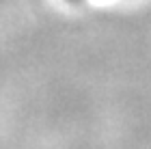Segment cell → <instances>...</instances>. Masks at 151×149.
<instances>
[{"instance_id": "1", "label": "cell", "mask_w": 151, "mask_h": 149, "mask_svg": "<svg viewBox=\"0 0 151 149\" xmlns=\"http://www.w3.org/2000/svg\"><path fill=\"white\" fill-rule=\"evenodd\" d=\"M67 2H82V0H67Z\"/></svg>"}]
</instances>
